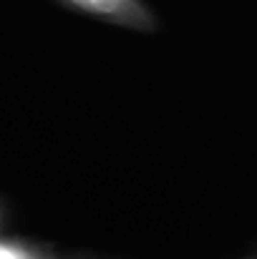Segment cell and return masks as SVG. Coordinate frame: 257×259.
I'll use <instances>...</instances> for the list:
<instances>
[{
	"label": "cell",
	"instance_id": "obj_1",
	"mask_svg": "<svg viewBox=\"0 0 257 259\" xmlns=\"http://www.w3.org/2000/svg\"><path fill=\"white\" fill-rule=\"evenodd\" d=\"M56 3L74 13L136 33H157L162 28L159 15L146 5V0H56Z\"/></svg>",
	"mask_w": 257,
	"mask_h": 259
},
{
	"label": "cell",
	"instance_id": "obj_2",
	"mask_svg": "<svg viewBox=\"0 0 257 259\" xmlns=\"http://www.w3.org/2000/svg\"><path fill=\"white\" fill-rule=\"evenodd\" d=\"M0 259H43L41 252L30 244L23 242H10V239H0Z\"/></svg>",
	"mask_w": 257,
	"mask_h": 259
},
{
	"label": "cell",
	"instance_id": "obj_3",
	"mask_svg": "<svg viewBox=\"0 0 257 259\" xmlns=\"http://www.w3.org/2000/svg\"><path fill=\"white\" fill-rule=\"evenodd\" d=\"M43 259H58V257H43Z\"/></svg>",
	"mask_w": 257,
	"mask_h": 259
},
{
	"label": "cell",
	"instance_id": "obj_4",
	"mask_svg": "<svg viewBox=\"0 0 257 259\" xmlns=\"http://www.w3.org/2000/svg\"><path fill=\"white\" fill-rule=\"evenodd\" d=\"M0 222H3V211H0Z\"/></svg>",
	"mask_w": 257,
	"mask_h": 259
}]
</instances>
